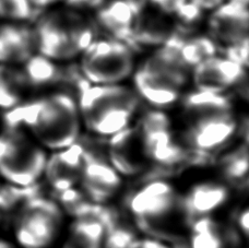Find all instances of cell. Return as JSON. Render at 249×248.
I'll return each mask as SVG.
<instances>
[{"instance_id": "obj_1", "label": "cell", "mask_w": 249, "mask_h": 248, "mask_svg": "<svg viewBox=\"0 0 249 248\" xmlns=\"http://www.w3.org/2000/svg\"><path fill=\"white\" fill-rule=\"evenodd\" d=\"M2 123L4 129L23 130L50 151L74 143L82 130L77 100L64 91L24 100L2 113Z\"/></svg>"}, {"instance_id": "obj_2", "label": "cell", "mask_w": 249, "mask_h": 248, "mask_svg": "<svg viewBox=\"0 0 249 248\" xmlns=\"http://www.w3.org/2000/svg\"><path fill=\"white\" fill-rule=\"evenodd\" d=\"M33 24L36 53L60 63L81 55L100 35L94 18L69 7L44 9Z\"/></svg>"}, {"instance_id": "obj_3", "label": "cell", "mask_w": 249, "mask_h": 248, "mask_svg": "<svg viewBox=\"0 0 249 248\" xmlns=\"http://www.w3.org/2000/svg\"><path fill=\"white\" fill-rule=\"evenodd\" d=\"M140 102L136 91L122 83H90L77 99L82 126L101 138H109L132 125Z\"/></svg>"}, {"instance_id": "obj_4", "label": "cell", "mask_w": 249, "mask_h": 248, "mask_svg": "<svg viewBox=\"0 0 249 248\" xmlns=\"http://www.w3.org/2000/svg\"><path fill=\"white\" fill-rule=\"evenodd\" d=\"M124 206L137 229L146 236L170 242L185 240L168 228L171 220L181 210L179 194L165 178L142 180L126 196Z\"/></svg>"}, {"instance_id": "obj_5", "label": "cell", "mask_w": 249, "mask_h": 248, "mask_svg": "<svg viewBox=\"0 0 249 248\" xmlns=\"http://www.w3.org/2000/svg\"><path fill=\"white\" fill-rule=\"evenodd\" d=\"M16 246L51 248L64 229L65 213L52 197L29 199L8 216Z\"/></svg>"}, {"instance_id": "obj_6", "label": "cell", "mask_w": 249, "mask_h": 248, "mask_svg": "<svg viewBox=\"0 0 249 248\" xmlns=\"http://www.w3.org/2000/svg\"><path fill=\"white\" fill-rule=\"evenodd\" d=\"M48 153L20 129L0 132V178L18 187H28L43 178Z\"/></svg>"}, {"instance_id": "obj_7", "label": "cell", "mask_w": 249, "mask_h": 248, "mask_svg": "<svg viewBox=\"0 0 249 248\" xmlns=\"http://www.w3.org/2000/svg\"><path fill=\"white\" fill-rule=\"evenodd\" d=\"M189 78L190 73L153 52L133 72V90L152 108L167 110L180 101Z\"/></svg>"}, {"instance_id": "obj_8", "label": "cell", "mask_w": 249, "mask_h": 248, "mask_svg": "<svg viewBox=\"0 0 249 248\" xmlns=\"http://www.w3.org/2000/svg\"><path fill=\"white\" fill-rule=\"evenodd\" d=\"M135 125L151 166L174 170L189 162L190 150L176 132L166 110L146 109L138 117Z\"/></svg>"}, {"instance_id": "obj_9", "label": "cell", "mask_w": 249, "mask_h": 248, "mask_svg": "<svg viewBox=\"0 0 249 248\" xmlns=\"http://www.w3.org/2000/svg\"><path fill=\"white\" fill-rule=\"evenodd\" d=\"M133 52L124 43L112 38H96L81 54L80 69L92 84H117L135 70Z\"/></svg>"}, {"instance_id": "obj_10", "label": "cell", "mask_w": 249, "mask_h": 248, "mask_svg": "<svg viewBox=\"0 0 249 248\" xmlns=\"http://www.w3.org/2000/svg\"><path fill=\"white\" fill-rule=\"evenodd\" d=\"M184 123L180 138L186 147L206 154L214 153L230 143L239 130L234 112L203 115Z\"/></svg>"}, {"instance_id": "obj_11", "label": "cell", "mask_w": 249, "mask_h": 248, "mask_svg": "<svg viewBox=\"0 0 249 248\" xmlns=\"http://www.w3.org/2000/svg\"><path fill=\"white\" fill-rule=\"evenodd\" d=\"M79 139L86 148V158L79 187L93 202L106 205L123 187V177L110 164L106 150L91 144L90 140Z\"/></svg>"}, {"instance_id": "obj_12", "label": "cell", "mask_w": 249, "mask_h": 248, "mask_svg": "<svg viewBox=\"0 0 249 248\" xmlns=\"http://www.w3.org/2000/svg\"><path fill=\"white\" fill-rule=\"evenodd\" d=\"M106 156L122 177L140 176L151 166L135 124L107 138Z\"/></svg>"}, {"instance_id": "obj_13", "label": "cell", "mask_w": 249, "mask_h": 248, "mask_svg": "<svg viewBox=\"0 0 249 248\" xmlns=\"http://www.w3.org/2000/svg\"><path fill=\"white\" fill-rule=\"evenodd\" d=\"M195 89L226 94L247 83V69L224 56H212L204 59L190 73Z\"/></svg>"}, {"instance_id": "obj_14", "label": "cell", "mask_w": 249, "mask_h": 248, "mask_svg": "<svg viewBox=\"0 0 249 248\" xmlns=\"http://www.w3.org/2000/svg\"><path fill=\"white\" fill-rule=\"evenodd\" d=\"M155 53L164 59L191 73L193 69L204 59L219 54L215 42L204 34L181 35L174 33Z\"/></svg>"}, {"instance_id": "obj_15", "label": "cell", "mask_w": 249, "mask_h": 248, "mask_svg": "<svg viewBox=\"0 0 249 248\" xmlns=\"http://www.w3.org/2000/svg\"><path fill=\"white\" fill-rule=\"evenodd\" d=\"M207 28L208 35L217 45V53L222 47L248 39V7L224 1L212 9L207 19Z\"/></svg>"}, {"instance_id": "obj_16", "label": "cell", "mask_w": 249, "mask_h": 248, "mask_svg": "<svg viewBox=\"0 0 249 248\" xmlns=\"http://www.w3.org/2000/svg\"><path fill=\"white\" fill-rule=\"evenodd\" d=\"M86 148L78 139L69 147L48 154L43 178L52 192H61L79 186L81 178Z\"/></svg>"}, {"instance_id": "obj_17", "label": "cell", "mask_w": 249, "mask_h": 248, "mask_svg": "<svg viewBox=\"0 0 249 248\" xmlns=\"http://www.w3.org/2000/svg\"><path fill=\"white\" fill-rule=\"evenodd\" d=\"M99 32L122 42L132 51L137 3L135 0H104L93 12Z\"/></svg>"}, {"instance_id": "obj_18", "label": "cell", "mask_w": 249, "mask_h": 248, "mask_svg": "<svg viewBox=\"0 0 249 248\" xmlns=\"http://www.w3.org/2000/svg\"><path fill=\"white\" fill-rule=\"evenodd\" d=\"M231 196V188L223 181H200L180 196L181 213L187 223L203 216H213L228 205Z\"/></svg>"}, {"instance_id": "obj_19", "label": "cell", "mask_w": 249, "mask_h": 248, "mask_svg": "<svg viewBox=\"0 0 249 248\" xmlns=\"http://www.w3.org/2000/svg\"><path fill=\"white\" fill-rule=\"evenodd\" d=\"M135 1L137 18L133 32V54L162 46L175 33L170 16L138 0Z\"/></svg>"}, {"instance_id": "obj_20", "label": "cell", "mask_w": 249, "mask_h": 248, "mask_svg": "<svg viewBox=\"0 0 249 248\" xmlns=\"http://www.w3.org/2000/svg\"><path fill=\"white\" fill-rule=\"evenodd\" d=\"M35 53L32 26L9 22L0 24V64L21 66Z\"/></svg>"}, {"instance_id": "obj_21", "label": "cell", "mask_w": 249, "mask_h": 248, "mask_svg": "<svg viewBox=\"0 0 249 248\" xmlns=\"http://www.w3.org/2000/svg\"><path fill=\"white\" fill-rule=\"evenodd\" d=\"M241 233L213 216H203L189 223V248H238Z\"/></svg>"}, {"instance_id": "obj_22", "label": "cell", "mask_w": 249, "mask_h": 248, "mask_svg": "<svg viewBox=\"0 0 249 248\" xmlns=\"http://www.w3.org/2000/svg\"><path fill=\"white\" fill-rule=\"evenodd\" d=\"M179 103L184 122L203 115L234 112L230 95L197 89L183 94Z\"/></svg>"}, {"instance_id": "obj_23", "label": "cell", "mask_w": 249, "mask_h": 248, "mask_svg": "<svg viewBox=\"0 0 249 248\" xmlns=\"http://www.w3.org/2000/svg\"><path fill=\"white\" fill-rule=\"evenodd\" d=\"M105 228L99 219H73L66 232L61 248H104Z\"/></svg>"}, {"instance_id": "obj_24", "label": "cell", "mask_w": 249, "mask_h": 248, "mask_svg": "<svg viewBox=\"0 0 249 248\" xmlns=\"http://www.w3.org/2000/svg\"><path fill=\"white\" fill-rule=\"evenodd\" d=\"M217 166L223 183L230 188L247 189L249 181L248 141H243L237 147L225 153L217 161Z\"/></svg>"}, {"instance_id": "obj_25", "label": "cell", "mask_w": 249, "mask_h": 248, "mask_svg": "<svg viewBox=\"0 0 249 248\" xmlns=\"http://www.w3.org/2000/svg\"><path fill=\"white\" fill-rule=\"evenodd\" d=\"M29 91L20 66L0 64V110L16 107Z\"/></svg>"}, {"instance_id": "obj_26", "label": "cell", "mask_w": 249, "mask_h": 248, "mask_svg": "<svg viewBox=\"0 0 249 248\" xmlns=\"http://www.w3.org/2000/svg\"><path fill=\"white\" fill-rule=\"evenodd\" d=\"M175 33L198 34L206 22V10L193 0H178L170 15Z\"/></svg>"}, {"instance_id": "obj_27", "label": "cell", "mask_w": 249, "mask_h": 248, "mask_svg": "<svg viewBox=\"0 0 249 248\" xmlns=\"http://www.w3.org/2000/svg\"><path fill=\"white\" fill-rule=\"evenodd\" d=\"M140 237L136 224L127 222L118 211L105 227L104 248H137Z\"/></svg>"}, {"instance_id": "obj_28", "label": "cell", "mask_w": 249, "mask_h": 248, "mask_svg": "<svg viewBox=\"0 0 249 248\" xmlns=\"http://www.w3.org/2000/svg\"><path fill=\"white\" fill-rule=\"evenodd\" d=\"M43 10L32 0H0V20L9 23H34Z\"/></svg>"}, {"instance_id": "obj_29", "label": "cell", "mask_w": 249, "mask_h": 248, "mask_svg": "<svg viewBox=\"0 0 249 248\" xmlns=\"http://www.w3.org/2000/svg\"><path fill=\"white\" fill-rule=\"evenodd\" d=\"M248 39L239 42L233 45L222 47L219 50V54L226 57V58L234 61L235 64L242 66L245 69L248 67Z\"/></svg>"}, {"instance_id": "obj_30", "label": "cell", "mask_w": 249, "mask_h": 248, "mask_svg": "<svg viewBox=\"0 0 249 248\" xmlns=\"http://www.w3.org/2000/svg\"><path fill=\"white\" fill-rule=\"evenodd\" d=\"M104 0H65L66 7L82 12H94Z\"/></svg>"}, {"instance_id": "obj_31", "label": "cell", "mask_w": 249, "mask_h": 248, "mask_svg": "<svg viewBox=\"0 0 249 248\" xmlns=\"http://www.w3.org/2000/svg\"><path fill=\"white\" fill-rule=\"evenodd\" d=\"M138 1L143 2L145 4H148V6L157 9V10L165 13L167 16H170L173 8L175 7V4L178 0H138Z\"/></svg>"}, {"instance_id": "obj_32", "label": "cell", "mask_w": 249, "mask_h": 248, "mask_svg": "<svg viewBox=\"0 0 249 248\" xmlns=\"http://www.w3.org/2000/svg\"><path fill=\"white\" fill-rule=\"evenodd\" d=\"M235 222H236L237 231L241 233V235L243 234L244 237L247 238L249 230V211L247 207H244L238 211Z\"/></svg>"}, {"instance_id": "obj_33", "label": "cell", "mask_w": 249, "mask_h": 248, "mask_svg": "<svg viewBox=\"0 0 249 248\" xmlns=\"http://www.w3.org/2000/svg\"><path fill=\"white\" fill-rule=\"evenodd\" d=\"M194 2L199 4L203 10H212V9L216 8L217 6H220L221 3H223L225 0H193Z\"/></svg>"}, {"instance_id": "obj_34", "label": "cell", "mask_w": 249, "mask_h": 248, "mask_svg": "<svg viewBox=\"0 0 249 248\" xmlns=\"http://www.w3.org/2000/svg\"><path fill=\"white\" fill-rule=\"evenodd\" d=\"M32 1L39 8L47 9V8H51L53 6H55L56 3L65 1V0H32Z\"/></svg>"}, {"instance_id": "obj_35", "label": "cell", "mask_w": 249, "mask_h": 248, "mask_svg": "<svg viewBox=\"0 0 249 248\" xmlns=\"http://www.w3.org/2000/svg\"><path fill=\"white\" fill-rule=\"evenodd\" d=\"M0 248H17V246L7 238L0 237Z\"/></svg>"}, {"instance_id": "obj_36", "label": "cell", "mask_w": 249, "mask_h": 248, "mask_svg": "<svg viewBox=\"0 0 249 248\" xmlns=\"http://www.w3.org/2000/svg\"><path fill=\"white\" fill-rule=\"evenodd\" d=\"M225 1H230V2H234V3H238V4H242V6L248 7V2H249V0H225Z\"/></svg>"}, {"instance_id": "obj_37", "label": "cell", "mask_w": 249, "mask_h": 248, "mask_svg": "<svg viewBox=\"0 0 249 248\" xmlns=\"http://www.w3.org/2000/svg\"><path fill=\"white\" fill-rule=\"evenodd\" d=\"M3 221H4V216H3V214H2V212L0 211V225H1V224L3 223Z\"/></svg>"}, {"instance_id": "obj_38", "label": "cell", "mask_w": 249, "mask_h": 248, "mask_svg": "<svg viewBox=\"0 0 249 248\" xmlns=\"http://www.w3.org/2000/svg\"><path fill=\"white\" fill-rule=\"evenodd\" d=\"M1 184H2V179L0 178V186H1Z\"/></svg>"}]
</instances>
